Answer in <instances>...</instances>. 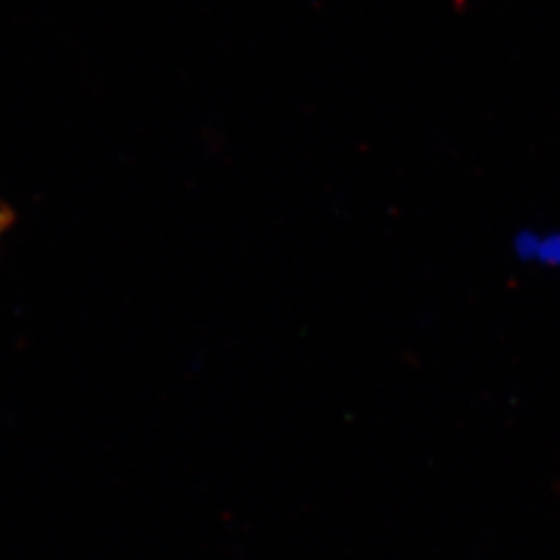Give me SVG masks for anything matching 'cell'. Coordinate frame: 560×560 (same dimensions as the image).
<instances>
[{
  "label": "cell",
  "mask_w": 560,
  "mask_h": 560,
  "mask_svg": "<svg viewBox=\"0 0 560 560\" xmlns=\"http://www.w3.org/2000/svg\"><path fill=\"white\" fill-rule=\"evenodd\" d=\"M11 221H13L11 212H9V210H4V208H0V233L11 224Z\"/></svg>",
  "instance_id": "cell-1"
}]
</instances>
